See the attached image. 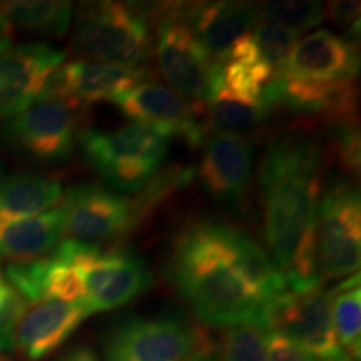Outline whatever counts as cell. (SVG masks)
I'll return each mask as SVG.
<instances>
[{
	"mask_svg": "<svg viewBox=\"0 0 361 361\" xmlns=\"http://www.w3.org/2000/svg\"><path fill=\"white\" fill-rule=\"evenodd\" d=\"M206 104L211 126H214L218 130H228V133H236L239 129L259 124L271 112L263 97L251 99L239 96L226 87L221 82L218 62H216L209 99Z\"/></svg>",
	"mask_w": 361,
	"mask_h": 361,
	"instance_id": "23",
	"label": "cell"
},
{
	"mask_svg": "<svg viewBox=\"0 0 361 361\" xmlns=\"http://www.w3.org/2000/svg\"><path fill=\"white\" fill-rule=\"evenodd\" d=\"M213 345L202 329L176 316L129 318L104 338L107 361H186Z\"/></svg>",
	"mask_w": 361,
	"mask_h": 361,
	"instance_id": "7",
	"label": "cell"
},
{
	"mask_svg": "<svg viewBox=\"0 0 361 361\" xmlns=\"http://www.w3.org/2000/svg\"><path fill=\"white\" fill-rule=\"evenodd\" d=\"M62 186L56 179L25 173L0 180V221L35 218L56 209L62 201Z\"/></svg>",
	"mask_w": 361,
	"mask_h": 361,
	"instance_id": "22",
	"label": "cell"
},
{
	"mask_svg": "<svg viewBox=\"0 0 361 361\" xmlns=\"http://www.w3.org/2000/svg\"><path fill=\"white\" fill-rule=\"evenodd\" d=\"M66 234L72 239L111 241L137 228L134 202L99 184H79L62 196Z\"/></svg>",
	"mask_w": 361,
	"mask_h": 361,
	"instance_id": "12",
	"label": "cell"
},
{
	"mask_svg": "<svg viewBox=\"0 0 361 361\" xmlns=\"http://www.w3.org/2000/svg\"><path fill=\"white\" fill-rule=\"evenodd\" d=\"M323 159L322 142L306 134L273 139L261 159L264 251L281 274L300 246L316 239Z\"/></svg>",
	"mask_w": 361,
	"mask_h": 361,
	"instance_id": "2",
	"label": "cell"
},
{
	"mask_svg": "<svg viewBox=\"0 0 361 361\" xmlns=\"http://www.w3.org/2000/svg\"><path fill=\"white\" fill-rule=\"evenodd\" d=\"M252 168L251 144L243 134L218 130L207 141L200 166L206 194L219 202H238L250 188Z\"/></svg>",
	"mask_w": 361,
	"mask_h": 361,
	"instance_id": "18",
	"label": "cell"
},
{
	"mask_svg": "<svg viewBox=\"0 0 361 361\" xmlns=\"http://www.w3.org/2000/svg\"><path fill=\"white\" fill-rule=\"evenodd\" d=\"M316 241L323 276L346 278L361 261V197L351 180L336 179L319 194Z\"/></svg>",
	"mask_w": 361,
	"mask_h": 361,
	"instance_id": "6",
	"label": "cell"
},
{
	"mask_svg": "<svg viewBox=\"0 0 361 361\" xmlns=\"http://www.w3.org/2000/svg\"><path fill=\"white\" fill-rule=\"evenodd\" d=\"M0 361H13V360H11V358H8V356L0 353Z\"/></svg>",
	"mask_w": 361,
	"mask_h": 361,
	"instance_id": "37",
	"label": "cell"
},
{
	"mask_svg": "<svg viewBox=\"0 0 361 361\" xmlns=\"http://www.w3.org/2000/svg\"><path fill=\"white\" fill-rule=\"evenodd\" d=\"M261 97L271 111L283 107L295 114H319L328 123L351 119L356 109L353 80L318 82L276 74L264 85Z\"/></svg>",
	"mask_w": 361,
	"mask_h": 361,
	"instance_id": "15",
	"label": "cell"
},
{
	"mask_svg": "<svg viewBox=\"0 0 361 361\" xmlns=\"http://www.w3.org/2000/svg\"><path fill=\"white\" fill-rule=\"evenodd\" d=\"M179 16L214 61H221L234 40L250 34L261 20L259 6L250 2L180 4Z\"/></svg>",
	"mask_w": 361,
	"mask_h": 361,
	"instance_id": "20",
	"label": "cell"
},
{
	"mask_svg": "<svg viewBox=\"0 0 361 361\" xmlns=\"http://www.w3.org/2000/svg\"><path fill=\"white\" fill-rule=\"evenodd\" d=\"M12 42H13V27L11 22L7 20V17L4 16V12L0 11V52L11 49Z\"/></svg>",
	"mask_w": 361,
	"mask_h": 361,
	"instance_id": "34",
	"label": "cell"
},
{
	"mask_svg": "<svg viewBox=\"0 0 361 361\" xmlns=\"http://www.w3.org/2000/svg\"><path fill=\"white\" fill-rule=\"evenodd\" d=\"M149 71L104 64V62H64L54 72L40 97H56L75 106L79 102L114 101L134 85L144 82Z\"/></svg>",
	"mask_w": 361,
	"mask_h": 361,
	"instance_id": "14",
	"label": "cell"
},
{
	"mask_svg": "<svg viewBox=\"0 0 361 361\" xmlns=\"http://www.w3.org/2000/svg\"><path fill=\"white\" fill-rule=\"evenodd\" d=\"M266 361H322L281 333H266Z\"/></svg>",
	"mask_w": 361,
	"mask_h": 361,
	"instance_id": "32",
	"label": "cell"
},
{
	"mask_svg": "<svg viewBox=\"0 0 361 361\" xmlns=\"http://www.w3.org/2000/svg\"><path fill=\"white\" fill-rule=\"evenodd\" d=\"M166 276L196 318L216 328L266 329L269 305L288 291L281 273L250 233L211 218L180 229Z\"/></svg>",
	"mask_w": 361,
	"mask_h": 361,
	"instance_id": "1",
	"label": "cell"
},
{
	"mask_svg": "<svg viewBox=\"0 0 361 361\" xmlns=\"http://www.w3.org/2000/svg\"><path fill=\"white\" fill-rule=\"evenodd\" d=\"M78 141L90 168L121 192H141L161 171L169 147L168 137L137 123L116 130L84 129Z\"/></svg>",
	"mask_w": 361,
	"mask_h": 361,
	"instance_id": "3",
	"label": "cell"
},
{
	"mask_svg": "<svg viewBox=\"0 0 361 361\" xmlns=\"http://www.w3.org/2000/svg\"><path fill=\"white\" fill-rule=\"evenodd\" d=\"M59 247L78 266L90 314L126 306L151 288V269L134 251L104 252L79 239H64Z\"/></svg>",
	"mask_w": 361,
	"mask_h": 361,
	"instance_id": "5",
	"label": "cell"
},
{
	"mask_svg": "<svg viewBox=\"0 0 361 361\" xmlns=\"http://www.w3.org/2000/svg\"><path fill=\"white\" fill-rule=\"evenodd\" d=\"M358 71V42L322 29L298 40L278 74L318 82H336L353 80Z\"/></svg>",
	"mask_w": 361,
	"mask_h": 361,
	"instance_id": "16",
	"label": "cell"
},
{
	"mask_svg": "<svg viewBox=\"0 0 361 361\" xmlns=\"http://www.w3.org/2000/svg\"><path fill=\"white\" fill-rule=\"evenodd\" d=\"M6 141L42 162L69 159L74 151V106L56 97H40L4 124Z\"/></svg>",
	"mask_w": 361,
	"mask_h": 361,
	"instance_id": "11",
	"label": "cell"
},
{
	"mask_svg": "<svg viewBox=\"0 0 361 361\" xmlns=\"http://www.w3.org/2000/svg\"><path fill=\"white\" fill-rule=\"evenodd\" d=\"M179 8L180 4H174L157 27V66L171 89L192 101L207 102L216 61L179 16Z\"/></svg>",
	"mask_w": 361,
	"mask_h": 361,
	"instance_id": "10",
	"label": "cell"
},
{
	"mask_svg": "<svg viewBox=\"0 0 361 361\" xmlns=\"http://www.w3.org/2000/svg\"><path fill=\"white\" fill-rule=\"evenodd\" d=\"M66 234L64 211L59 206L35 218L0 221V258L13 263L51 255Z\"/></svg>",
	"mask_w": 361,
	"mask_h": 361,
	"instance_id": "21",
	"label": "cell"
},
{
	"mask_svg": "<svg viewBox=\"0 0 361 361\" xmlns=\"http://www.w3.org/2000/svg\"><path fill=\"white\" fill-rule=\"evenodd\" d=\"M266 328L288 336L322 361H353L338 343L331 323V296L323 288L283 293L269 305Z\"/></svg>",
	"mask_w": 361,
	"mask_h": 361,
	"instance_id": "9",
	"label": "cell"
},
{
	"mask_svg": "<svg viewBox=\"0 0 361 361\" xmlns=\"http://www.w3.org/2000/svg\"><path fill=\"white\" fill-rule=\"evenodd\" d=\"M261 19L281 24L301 34L324 20L322 2H264L259 6Z\"/></svg>",
	"mask_w": 361,
	"mask_h": 361,
	"instance_id": "27",
	"label": "cell"
},
{
	"mask_svg": "<svg viewBox=\"0 0 361 361\" xmlns=\"http://www.w3.org/2000/svg\"><path fill=\"white\" fill-rule=\"evenodd\" d=\"M151 49L149 24L129 4L80 6L74 34V51L80 57L139 69L151 57Z\"/></svg>",
	"mask_w": 361,
	"mask_h": 361,
	"instance_id": "4",
	"label": "cell"
},
{
	"mask_svg": "<svg viewBox=\"0 0 361 361\" xmlns=\"http://www.w3.org/2000/svg\"><path fill=\"white\" fill-rule=\"evenodd\" d=\"M329 141L343 168L351 174L358 173L361 166V142L355 117L329 123Z\"/></svg>",
	"mask_w": 361,
	"mask_h": 361,
	"instance_id": "30",
	"label": "cell"
},
{
	"mask_svg": "<svg viewBox=\"0 0 361 361\" xmlns=\"http://www.w3.org/2000/svg\"><path fill=\"white\" fill-rule=\"evenodd\" d=\"M251 37L255 40L261 61L268 64L276 75L300 40V34L276 22L261 19L252 27Z\"/></svg>",
	"mask_w": 361,
	"mask_h": 361,
	"instance_id": "26",
	"label": "cell"
},
{
	"mask_svg": "<svg viewBox=\"0 0 361 361\" xmlns=\"http://www.w3.org/2000/svg\"><path fill=\"white\" fill-rule=\"evenodd\" d=\"M358 16L360 2H329L328 7H324V17H329V20L340 27L353 25L358 22Z\"/></svg>",
	"mask_w": 361,
	"mask_h": 361,
	"instance_id": "33",
	"label": "cell"
},
{
	"mask_svg": "<svg viewBox=\"0 0 361 361\" xmlns=\"http://www.w3.org/2000/svg\"><path fill=\"white\" fill-rule=\"evenodd\" d=\"M64 62V51L40 42L12 45L0 52V119H11L32 106Z\"/></svg>",
	"mask_w": 361,
	"mask_h": 361,
	"instance_id": "13",
	"label": "cell"
},
{
	"mask_svg": "<svg viewBox=\"0 0 361 361\" xmlns=\"http://www.w3.org/2000/svg\"><path fill=\"white\" fill-rule=\"evenodd\" d=\"M192 169L183 168V166H174V168L159 171L154 178L147 183V186L141 191V196L134 202L135 218H137V226L141 224L144 218H147L152 213V209L157 204H161L166 197L184 188L189 180L192 179Z\"/></svg>",
	"mask_w": 361,
	"mask_h": 361,
	"instance_id": "28",
	"label": "cell"
},
{
	"mask_svg": "<svg viewBox=\"0 0 361 361\" xmlns=\"http://www.w3.org/2000/svg\"><path fill=\"white\" fill-rule=\"evenodd\" d=\"M331 323L338 343L353 361L361 356V290L356 273L329 291Z\"/></svg>",
	"mask_w": 361,
	"mask_h": 361,
	"instance_id": "25",
	"label": "cell"
},
{
	"mask_svg": "<svg viewBox=\"0 0 361 361\" xmlns=\"http://www.w3.org/2000/svg\"><path fill=\"white\" fill-rule=\"evenodd\" d=\"M0 11L12 27L49 37H62L71 29L74 7L71 2L61 0H17L0 2Z\"/></svg>",
	"mask_w": 361,
	"mask_h": 361,
	"instance_id": "24",
	"label": "cell"
},
{
	"mask_svg": "<svg viewBox=\"0 0 361 361\" xmlns=\"http://www.w3.org/2000/svg\"><path fill=\"white\" fill-rule=\"evenodd\" d=\"M61 361H99L96 353L89 348H75L67 353Z\"/></svg>",
	"mask_w": 361,
	"mask_h": 361,
	"instance_id": "35",
	"label": "cell"
},
{
	"mask_svg": "<svg viewBox=\"0 0 361 361\" xmlns=\"http://www.w3.org/2000/svg\"><path fill=\"white\" fill-rule=\"evenodd\" d=\"M112 102L134 123L147 126L168 139L183 137L192 147L204 141L211 126L206 102L192 101L157 82L144 80Z\"/></svg>",
	"mask_w": 361,
	"mask_h": 361,
	"instance_id": "8",
	"label": "cell"
},
{
	"mask_svg": "<svg viewBox=\"0 0 361 361\" xmlns=\"http://www.w3.org/2000/svg\"><path fill=\"white\" fill-rule=\"evenodd\" d=\"M6 279L27 303L39 300L84 303L85 300L82 276L78 266L57 247L42 258L12 263L6 271Z\"/></svg>",
	"mask_w": 361,
	"mask_h": 361,
	"instance_id": "19",
	"label": "cell"
},
{
	"mask_svg": "<svg viewBox=\"0 0 361 361\" xmlns=\"http://www.w3.org/2000/svg\"><path fill=\"white\" fill-rule=\"evenodd\" d=\"M25 306L27 301L11 286L0 269V353L13 350L16 329Z\"/></svg>",
	"mask_w": 361,
	"mask_h": 361,
	"instance_id": "31",
	"label": "cell"
},
{
	"mask_svg": "<svg viewBox=\"0 0 361 361\" xmlns=\"http://www.w3.org/2000/svg\"><path fill=\"white\" fill-rule=\"evenodd\" d=\"M186 361H218V355H216L213 345H207L189 356Z\"/></svg>",
	"mask_w": 361,
	"mask_h": 361,
	"instance_id": "36",
	"label": "cell"
},
{
	"mask_svg": "<svg viewBox=\"0 0 361 361\" xmlns=\"http://www.w3.org/2000/svg\"><path fill=\"white\" fill-rule=\"evenodd\" d=\"M90 313L84 303L39 300L27 303L16 329L17 348L27 361H40L52 355L74 335Z\"/></svg>",
	"mask_w": 361,
	"mask_h": 361,
	"instance_id": "17",
	"label": "cell"
},
{
	"mask_svg": "<svg viewBox=\"0 0 361 361\" xmlns=\"http://www.w3.org/2000/svg\"><path fill=\"white\" fill-rule=\"evenodd\" d=\"M218 361H266V331L250 324L228 328Z\"/></svg>",
	"mask_w": 361,
	"mask_h": 361,
	"instance_id": "29",
	"label": "cell"
}]
</instances>
